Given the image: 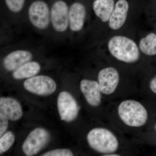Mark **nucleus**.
I'll use <instances>...</instances> for the list:
<instances>
[{
	"mask_svg": "<svg viewBox=\"0 0 156 156\" xmlns=\"http://www.w3.org/2000/svg\"><path fill=\"white\" fill-rule=\"evenodd\" d=\"M109 51L118 60L126 63H134L140 57L139 48L134 41L123 36H115L108 42Z\"/></svg>",
	"mask_w": 156,
	"mask_h": 156,
	"instance_id": "obj_1",
	"label": "nucleus"
},
{
	"mask_svg": "<svg viewBox=\"0 0 156 156\" xmlns=\"http://www.w3.org/2000/svg\"><path fill=\"white\" fill-rule=\"evenodd\" d=\"M118 112L122 122L129 127H141L147 121L146 109L142 104L136 101H123L118 106Z\"/></svg>",
	"mask_w": 156,
	"mask_h": 156,
	"instance_id": "obj_2",
	"label": "nucleus"
},
{
	"mask_svg": "<svg viewBox=\"0 0 156 156\" xmlns=\"http://www.w3.org/2000/svg\"><path fill=\"white\" fill-rule=\"evenodd\" d=\"M87 140L90 147L100 153H114L119 148L118 138L106 128H93L87 134Z\"/></svg>",
	"mask_w": 156,
	"mask_h": 156,
	"instance_id": "obj_3",
	"label": "nucleus"
},
{
	"mask_svg": "<svg viewBox=\"0 0 156 156\" xmlns=\"http://www.w3.org/2000/svg\"><path fill=\"white\" fill-rule=\"evenodd\" d=\"M30 22L39 30L47 29L50 23V10L47 3L37 0L31 4L28 9Z\"/></svg>",
	"mask_w": 156,
	"mask_h": 156,
	"instance_id": "obj_4",
	"label": "nucleus"
},
{
	"mask_svg": "<svg viewBox=\"0 0 156 156\" xmlns=\"http://www.w3.org/2000/svg\"><path fill=\"white\" fill-rule=\"evenodd\" d=\"M50 139V134L46 129L35 128L30 132L22 145V150L26 155H34L47 145Z\"/></svg>",
	"mask_w": 156,
	"mask_h": 156,
	"instance_id": "obj_5",
	"label": "nucleus"
},
{
	"mask_svg": "<svg viewBox=\"0 0 156 156\" xmlns=\"http://www.w3.org/2000/svg\"><path fill=\"white\" fill-rule=\"evenodd\" d=\"M23 87L31 93L39 95H48L56 91V84L50 77L39 75L27 79L23 83Z\"/></svg>",
	"mask_w": 156,
	"mask_h": 156,
	"instance_id": "obj_6",
	"label": "nucleus"
},
{
	"mask_svg": "<svg viewBox=\"0 0 156 156\" xmlns=\"http://www.w3.org/2000/svg\"><path fill=\"white\" fill-rule=\"evenodd\" d=\"M69 8L63 0H57L50 9V23L52 27L58 33L66 31L69 27Z\"/></svg>",
	"mask_w": 156,
	"mask_h": 156,
	"instance_id": "obj_7",
	"label": "nucleus"
},
{
	"mask_svg": "<svg viewBox=\"0 0 156 156\" xmlns=\"http://www.w3.org/2000/svg\"><path fill=\"white\" fill-rule=\"evenodd\" d=\"M57 107L62 121L72 122L77 117L79 110L78 104L74 98L69 92L63 91L59 93Z\"/></svg>",
	"mask_w": 156,
	"mask_h": 156,
	"instance_id": "obj_8",
	"label": "nucleus"
},
{
	"mask_svg": "<svg viewBox=\"0 0 156 156\" xmlns=\"http://www.w3.org/2000/svg\"><path fill=\"white\" fill-rule=\"evenodd\" d=\"M98 79L102 93L111 95L116 90L119 83V74L115 68L106 67L99 72Z\"/></svg>",
	"mask_w": 156,
	"mask_h": 156,
	"instance_id": "obj_9",
	"label": "nucleus"
},
{
	"mask_svg": "<svg viewBox=\"0 0 156 156\" xmlns=\"http://www.w3.org/2000/svg\"><path fill=\"white\" fill-rule=\"evenodd\" d=\"M87 16V10L83 4L78 2L73 3L69 8V22L70 30L74 32L83 29Z\"/></svg>",
	"mask_w": 156,
	"mask_h": 156,
	"instance_id": "obj_10",
	"label": "nucleus"
},
{
	"mask_svg": "<svg viewBox=\"0 0 156 156\" xmlns=\"http://www.w3.org/2000/svg\"><path fill=\"white\" fill-rule=\"evenodd\" d=\"M80 89L89 105L97 107L101 101V91L98 82L84 79L81 81Z\"/></svg>",
	"mask_w": 156,
	"mask_h": 156,
	"instance_id": "obj_11",
	"label": "nucleus"
},
{
	"mask_svg": "<svg viewBox=\"0 0 156 156\" xmlns=\"http://www.w3.org/2000/svg\"><path fill=\"white\" fill-rule=\"evenodd\" d=\"M33 54L28 50H14L8 54L3 60V66L8 71H14L21 66L30 61Z\"/></svg>",
	"mask_w": 156,
	"mask_h": 156,
	"instance_id": "obj_12",
	"label": "nucleus"
},
{
	"mask_svg": "<svg viewBox=\"0 0 156 156\" xmlns=\"http://www.w3.org/2000/svg\"><path fill=\"white\" fill-rule=\"evenodd\" d=\"M129 4L126 0H119L108 20L110 28L118 30L125 24L129 10Z\"/></svg>",
	"mask_w": 156,
	"mask_h": 156,
	"instance_id": "obj_13",
	"label": "nucleus"
},
{
	"mask_svg": "<svg viewBox=\"0 0 156 156\" xmlns=\"http://www.w3.org/2000/svg\"><path fill=\"white\" fill-rule=\"evenodd\" d=\"M0 113L5 116L9 120L17 121L22 116V108L20 103L16 99L10 97H1Z\"/></svg>",
	"mask_w": 156,
	"mask_h": 156,
	"instance_id": "obj_14",
	"label": "nucleus"
},
{
	"mask_svg": "<svg viewBox=\"0 0 156 156\" xmlns=\"http://www.w3.org/2000/svg\"><path fill=\"white\" fill-rule=\"evenodd\" d=\"M115 6L114 0H95L92 5L95 15L103 22L108 21Z\"/></svg>",
	"mask_w": 156,
	"mask_h": 156,
	"instance_id": "obj_15",
	"label": "nucleus"
},
{
	"mask_svg": "<svg viewBox=\"0 0 156 156\" xmlns=\"http://www.w3.org/2000/svg\"><path fill=\"white\" fill-rule=\"evenodd\" d=\"M41 69V65L38 62L30 61L13 71L12 76L16 80L29 79L36 76Z\"/></svg>",
	"mask_w": 156,
	"mask_h": 156,
	"instance_id": "obj_16",
	"label": "nucleus"
},
{
	"mask_svg": "<svg viewBox=\"0 0 156 156\" xmlns=\"http://www.w3.org/2000/svg\"><path fill=\"white\" fill-rule=\"evenodd\" d=\"M140 50L147 56L156 55V34L151 33L143 38L139 42Z\"/></svg>",
	"mask_w": 156,
	"mask_h": 156,
	"instance_id": "obj_17",
	"label": "nucleus"
},
{
	"mask_svg": "<svg viewBox=\"0 0 156 156\" xmlns=\"http://www.w3.org/2000/svg\"><path fill=\"white\" fill-rule=\"evenodd\" d=\"M14 134L11 131H9L3 134L0 138V154L5 152L13 145L15 141Z\"/></svg>",
	"mask_w": 156,
	"mask_h": 156,
	"instance_id": "obj_18",
	"label": "nucleus"
},
{
	"mask_svg": "<svg viewBox=\"0 0 156 156\" xmlns=\"http://www.w3.org/2000/svg\"><path fill=\"white\" fill-rule=\"evenodd\" d=\"M26 0H5L8 9L13 13L17 14L22 11Z\"/></svg>",
	"mask_w": 156,
	"mask_h": 156,
	"instance_id": "obj_19",
	"label": "nucleus"
},
{
	"mask_svg": "<svg viewBox=\"0 0 156 156\" xmlns=\"http://www.w3.org/2000/svg\"><path fill=\"white\" fill-rule=\"evenodd\" d=\"M43 156H73L72 152L67 149H59L49 151L42 155Z\"/></svg>",
	"mask_w": 156,
	"mask_h": 156,
	"instance_id": "obj_20",
	"label": "nucleus"
},
{
	"mask_svg": "<svg viewBox=\"0 0 156 156\" xmlns=\"http://www.w3.org/2000/svg\"><path fill=\"white\" fill-rule=\"evenodd\" d=\"M9 119L2 114L0 113V136H2L9 126Z\"/></svg>",
	"mask_w": 156,
	"mask_h": 156,
	"instance_id": "obj_21",
	"label": "nucleus"
},
{
	"mask_svg": "<svg viewBox=\"0 0 156 156\" xmlns=\"http://www.w3.org/2000/svg\"><path fill=\"white\" fill-rule=\"evenodd\" d=\"M150 88L151 90L156 94V76L151 80L150 83Z\"/></svg>",
	"mask_w": 156,
	"mask_h": 156,
	"instance_id": "obj_22",
	"label": "nucleus"
},
{
	"mask_svg": "<svg viewBox=\"0 0 156 156\" xmlns=\"http://www.w3.org/2000/svg\"><path fill=\"white\" fill-rule=\"evenodd\" d=\"M105 156H119L120 155H118L117 154L114 153L107 154L103 155Z\"/></svg>",
	"mask_w": 156,
	"mask_h": 156,
	"instance_id": "obj_23",
	"label": "nucleus"
},
{
	"mask_svg": "<svg viewBox=\"0 0 156 156\" xmlns=\"http://www.w3.org/2000/svg\"><path fill=\"white\" fill-rule=\"evenodd\" d=\"M155 129H156V125H155Z\"/></svg>",
	"mask_w": 156,
	"mask_h": 156,
	"instance_id": "obj_24",
	"label": "nucleus"
}]
</instances>
